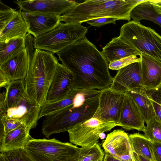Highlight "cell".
I'll return each mask as SVG.
<instances>
[{"label":"cell","instance_id":"6da1fadb","mask_svg":"<svg viewBox=\"0 0 161 161\" xmlns=\"http://www.w3.org/2000/svg\"><path fill=\"white\" fill-rule=\"evenodd\" d=\"M56 54L74 75L71 89L101 90L111 85L108 61L86 36Z\"/></svg>","mask_w":161,"mask_h":161},{"label":"cell","instance_id":"7a4b0ae2","mask_svg":"<svg viewBox=\"0 0 161 161\" xmlns=\"http://www.w3.org/2000/svg\"><path fill=\"white\" fill-rule=\"evenodd\" d=\"M96 90L82 89L73 104L53 114L45 116L42 131L47 138L52 134L68 131L76 125L92 118L99 104Z\"/></svg>","mask_w":161,"mask_h":161},{"label":"cell","instance_id":"3957f363","mask_svg":"<svg viewBox=\"0 0 161 161\" xmlns=\"http://www.w3.org/2000/svg\"><path fill=\"white\" fill-rule=\"evenodd\" d=\"M145 0H87L76 5L61 15L65 23L80 24L103 17H113L130 21L132 9Z\"/></svg>","mask_w":161,"mask_h":161},{"label":"cell","instance_id":"277c9868","mask_svg":"<svg viewBox=\"0 0 161 161\" xmlns=\"http://www.w3.org/2000/svg\"><path fill=\"white\" fill-rule=\"evenodd\" d=\"M58 62L54 53L36 49L29 63L24 79L26 93L32 101L42 107L46 103Z\"/></svg>","mask_w":161,"mask_h":161},{"label":"cell","instance_id":"5b68a950","mask_svg":"<svg viewBox=\"0 0 161 161\" xmlns=\"http://www.w3.org/2000/svg\"><path fill=\"white\" fill-rule=\"evenodd\" d=\"M119 36L141 53L161 61V36L154 30L132 20L121 27Z\"/></svg>","mask_w":161,"mask_h":161},{"label":"cell","instance_id":"8992f818","mask_svg":"<svg viewBox=\"0 0 161 161\" xmlns=\"http://www.w3.org/2000/svg\"><path fill=\"white\" fill-rule=\"evenodd\" d=\"M25 149L33 161H78L80 148L53 138L30 137Z\"/></svg>","mask_w":161,"mask_h":161},{"label":"cell","instance_id":"52a82bcc","mask_svg":"<svg viewBox=\"0 0 161 161\" xmlns=\"http://www.w3.org/2000/svg\"><path fill=\"white\" fill-rule=\"evenodd\" d=\"M88 31L80 24L61 23L54 29L34 38L33 46L35 49L57 53L86 36Z\"/></svg>","mask_w":161,"mask_h":161},{"label":"cell","instance_id":"ba28073f","mask_svg":"<svg viewBox=\"0 0 161 161\" xmlns=\"http://www.w3.org/2000/svg\"><path fill=\"white\" fill-rule=\"evenodd\" d=\"M120 125L100 120L96 115L69 130V141L76 146H90L98 142L100 135Z\"/></svg>","mask_w":161,"mask_h":161},{"label":"cell","instance_id":"9c48e42d","mask_svg":"<svg viewBox=\"0 0 161 161\" xmlns=\"http://www.w3.org/2000/svg\"><path fill=\"white\" fill-rule=\"evenodd\" d=\"M125 95V93L113 90L109 87L100 90L96 115L102 121L120 125V113Z\"/></svg>","mask_w":161,"mask_h":161},{"label":"cell","instance_id":"30bf717a","mask_svg":"<svg viewBox=\"0 0 161 161\" xmlns=\"http://www.w3.org/2000/svg\"><path fill=\"white\" fill-rule=\"evenodd\" d=\"M109 88L124 93L129 91L144 89L142 85L140 61L132 63L118 70Z\"/></svg>","mask_w":161,"mask_h":161},{"label":"cell","instance_id":"8fae6325","mask_svg":"<svg viewBox=\"0 0 161 161\" xmlns=\"http://www.w3.org/2000/svg\"><path fill=\"white\" fill-rule=\"evenodd\" d=\"M28 34L37 37L54 29L61 23V15L22 11Z\"/></svg>","mask_w":161,"mask_h":161},{"label":"cell","instance_id":"7c38bea8","mask_svg":"<svg viewBox=\"0 0 161 161\" xmlns=\"http://www.w3.org/2000/svg\"><path fill=\"white\" fill-rule=\"evenodd\" d=\"M15 3L23 11L55 14L61 15L78 3L74 0H16Z\"/></svg>","mask_w":161,"mask_h":161},{"label":"cell","instance_id":"4fadbf2b","mask_svg":"<svg viewBox=\"0 0 161 161\" xmlns=\"http://www.w3.org/2000/svg\"><path fill=\"white\" fill-rule=\"evenodd\" d=\"M41 108L26 94L16 107L8 109L1 115L17 120L31 130L36 128L38 124Z\"/></svg>","mask_w":161,"mask_h":161},{"label":"cell","instance_id":"5bb4252c","mask_svg":"<svg viewBox=\"0 0 161 161\" xmlns=\"http://www.w3.org/2000/svg\"><path fill=\"white\" fill-rule=\"evenodd\" d=\"M105 152L122 161H133L128 134L122 130H114L103 142Z\"/></svg>","mask_w":161,"mask_h":161},{"label":"cell","instance_id":"9a60e30c","mask_svg":"<svg viewBox=\"0 0 161 161\" xmlns=\"http://www.w3.org/2000/svg\"><path fill=\"white\" fill-rule=\"evenodd\" d=\"M73 78V73L58 62L48 91L46 102H54L65 97L71 89Z\"/></svg>","mask_w":161,"mask_h":161},{"label":"cell","instance_id":"2e32d148","mask_svg":"<svg viewBox=\"0 0 161 161\" xmlns=\"http://www.w3.org/2000/svg\"><path fill=\"white\" fill-rule=\"evenodd\" d=\"M120 116L121 126L127 130L143 131L145 127L143 117L132 98L125 93Z\"/></svg>","mask_w":161,"mask_h":161},{"label":"cell","instance_id":"e0dca14e","mask_svg":"<svg viewBox=\"0 0 161 161\" xmlns=\"http://www.w3.org/2000/svg\"><path fill=\"white\" fill-rule=\"evenodd\" d=\"M142 85L145 89L155 88L161 84V61L141 53Z\"/></svg>","mask_w":161,"mask_h":161},{"label":"cell","instance_id":"ac0fdd59","mask_svg":"<svg viewBox=\"0 0 161 161\" xmlns=\"http://www.w3.org/2000/svg\"><path fill=\"white\" fill-rule=\"evenodd\" d=\"M29 64V57L25 48L0 65V72L10 81L24 79Z\"/></svg>","mask_w":161,"mask_h":161},{"label":"cell","instance_id":"d6986e66","mask_svg":"<svg viewBox=\"0 0 161 161\" xmlns=\"http://www.w3.org/2000/svg\"><path fill=\"white\" fill-rule=\"evenodd\" d=\"M30 129L24 124L5 135L0 141V153L24 149L31 136Z\"/></svg>","mask_w":161,"mask_h":161},{"label":"cell","instance_id":"ffe728a7","mask_svg":"<svg viewBox=\"0 0 161 161\" xmlns=\"http://www.w3.org/2000/svg\"><path fill=\"white\" fill-rule=\"evenodd\" d=\"M102 51L108 62L111 63L141 53L124 42L119 36L114 37L102 48Z\"/></svg>","mask_w":161,"mask_h":161},{"label":"cell","instance_id":"44dd1931","mask_svg":"<svg viewBox=\"0 0 161 161\" xmlns=\"http://www.w3.org/2000/svg\"><path fill=\"white\" fill-rule=\"evenodd\" d=\"M19 9L11 20L0 31V42L10 39L25 38L27 32L26 23Z\"/></svg>","mask_w":161,"mask_h":161},{"label":"cell","instance_id":"7402d4cb","mask_svg":"<svg viewBox=\"0 0 161 161\" xmlns=\"http://www.w3.org/2000/svg\"><path fill=\"white\" fill-rule=\"evenodd\" d=\"M125 93L129 95L134 101L147 124L155 117L152 103L145 89H137Z\"/></svg>","mask_w":161,"mask_h":161},{"label":"cell","instance_id":"603a6c76","mask_svg":"<svg viewBox=\"0 0 161 161\" xmlns=\"http://www.w3.org/2000/svg\"><path fill=\"white\" fill-rule=\"evenodd\" d=\"M81 89H71L67 95L61 99L46 102L41 108L39 118L46 116L63 110L74 103Z\"/></svg>","mask_w":161,"mask_h":161},{"label":"cell","instance_id":"cb8c5ba5","mask_svg":"<svg viewBox=\"0 0 161 161\" xmlns=\"http://www.w3.org/2000/svg\"><path fill=\"white\" fill-rule=\"evenodd\" d=\"M132 152L140 155L150 161H155L153 142L144 135L135 133L128 135Z\"/></svg>","mask_w":161,"mask_h":161},{"label":"cell","instance_id":"d4e9b609","mask_svg":"<svg viewBox=\"0 0 161 161\" xmlns=\"http://www.w3.org/2000/svg\"><path fill=\"white\" fill-rule=\"evenodd\" d=\"M150 1L145 0L136 6L131 12L130 18L137 22L143 19L148 20L161 27V14L155 11Z\"/></svg>","mask_w":161,"mask_h":161},{"label":"cell","instance_id":"484cf974","mask_svg":"<svg viewBox=\"0 0 161 161\" xmlns=\"http://www.w3.org/2000/svg\"><path fill=\"white\" fill-rule=\"evenodd\" d=\"M5 89L8 109L16 107L26 94L24 79L11 81Z\"/></svg>","mask_w":161,"mask_h":161},{"label":"cell","instance_id":"4316f807","mask_svg":"<svg viewBox=\"0 0 161 161\" xmlns=\"http://www.w3.org/2000/svg\"><path fill=\"white\" fill-rule=\"evenodd\" d=\"M25 48V38H14L0 42V65Z\"/></svg>","mask_w":161,"mask_h":161},{"label":"cell","instance_id":"83f0119b","mask_svg":"<svg viewBox=\"0 0 161 161\" xmlns=\"http://www.w3.org/2000/svg\"><path fill=\"white\" fill-rule=\"evenodd\" d=\"M105 153L98 142L93 145L80 148L78 161H103Z\"/></svg>","mask_w":161,"mask_h":161},{"label":"cell","instance_id":"f1b7e54d","mask_svg":"<svg viewBox=\"0 0 161 161\" xmlns=\"http://www.w3.org/2000/svg\"><path fill=\"white\" fill-rule=\"evenodd\" d=\"M142 131L152 142H161V122L155 117L147 124Z\"/></svg>","mask_w":161,"mask_h":161},{"label":"cell","instance_id":"f546056e","mask_svg":"<svg viewBox=\"0 0 161 161\" xmlns=\"http://www.w3.org/2000/svg\"><path fill=\"white\" fill-rule=\"evenodd\" d=\"M145 90L152 103L155 118L161 122V84L155 88Z\"/></svg>","mask_w":161,"mask_h":161},{"label":"cell","instance_id":"4dcf8cb0","mask_svg":"<svg viewBox=\"0 0 161 161\" xmlns=\"http://www.w3.org/2000/svg\"><path fill=\"white\" fill-rule=\"evenodd\" d=\"M17 11L5 5L0 0V31L11 20Z\"/></svg>","mask_w":161,"mask_h":161},{"label":"cell","instance_id":"1f68e13d","mask_svg":"<svg viewBox=\"0 0 161 161\" xmlns=\"http://www.w3.org/2000/svg\"><path fill=\"white\" fill-rule=\"evenodd\" d=\"M3 153L6 161H33L25 148L10 151Z\"/></svg>","mask_w":161,"mask_h":161},{"label":"cell","instance_id":"d6a6232c","mask_svg":"<svg viewBox=\"0 0 161 161\" xmlns=\"http://www.w3.org/2000/svg\"><path fill=\"white\" fill-rule=\"evenodd\" d=\"M140 61V58L137 56H131L109 63L108 68L112 70H118L130 64Z\"/></svg>","mask_w":161,"mask_h":161},{"label":"cell","instance_id":"836d02e7","mask_svg":"<svg viewBox=\"0 0 161 161\" xmlns=\"http://www.w3.org/2000/svg\"><path fill=\"white\" fill-rule=\"evenodd\" d=\"M0 123L3 126L5 135L23 124L15 119L8 118L4 115H0Z\"/></svg>","mask_w":161,"mask_h":161},{"label":"cell","instance_id":"e575fe53","mask_svg":"<svg viewBox=\"0 0 161 161\" xmlns=\"http://www.w3.org/2000/svg\"><path fill=\"white\" fill-rule=\"evenodd\" d=\"M119 20L118 19L113 17H103L95 19L87 20L85 22L93 26L97 27L108 24H115L116 21Z\"/></svg>","mask_w":161,"mask_h":161},{"label":"cell","instance_id":"d590c367","mask_svg":"<svg viewBox=\"0 0 161 161\" xmlns=\"http://www.w3.org/2000/svg\"><path fill=\"white\" fill-rule=\"evenodd\" d=\"M25 45L29 58V63L30 62L34 50H33V38L31 35L27 34L25 38Z\"/></svg>","mask_w":161,"mask_h":161},{"label":"cell","instance_id":"8d00e7d4","mask_svg":"<svg viewBox=\"0 0 161 161\" xmlns=\"http://www.w3.org/2000/svg\"><path fill=\"white\" fill-rule=\"evenodd\" d=\"M153 149L155 161H161V142H153Z\"/></svg>","mask_w":161,"mask_h":161},{"label":"cell","instance_id":"74e56055","mask_svg":"<svg viewBox=\"0 0 161 161\" xmlns=\"http://www.w3.org/2000/svg\"><path fill=\"white\" fill-rule=\"evenodd\" d=\"M7 109L5 91L0 94V115L4 114Z\"/></svg>","mask_w":161,"mask_h":161},{"label":"cell","instance_id":"f35d334b","mask_svg":"<svg viewBox=\"0 0 161 161\" xmlns=\"http://www.w3.org/2000/svg\"><path fill=\"white\" fill-rule=\"evenodd\" d=\"M11 81L9 80L1 72H0V87L5 88Z\"/></svg>","mask_w":161,"mask_h":161},{"label":"cell","instance_id":"ab89813d","mask_svg":"<svg viewBox=\"0 0 161 161\" xmlns=\"http://www.w3.org/2000/svg\"><path fill=\"white\" fill-rule=\"evenodd\" d=\"M150 2L155 11L158 14H161V0H150Z\"/></svg>","mask_w":161,"mask_h":161},{"label":"cell","instance_id":"60d3db41","mask_svg":"<svg viewBox=\"0 0 161 161\" xmlns=\"http://www.w3.org/2000/svg\"><path fill=\"white\" fill-rule=\"evenodd\" d=\"M133 161H150L149 160L140 155L132 152Z\"/></svg>","mask_w":161,"mask_h":161},{"label":"cell","instance_id":"b9f144b4","mask_svg":"<svg viewBox=\"0 0 161 161\" xmlns=\"http://www.w3.org/2000/svg\"><path fill=\"white\" fill-rule=\"evenodd\" d=\"M103 161H122L113 156L108 152H105Z\"/></svg>","mask_w":161,"mask_h":161},{"label":"cell","instance_id":"7bdbcfd3","mask_svg":"<svg viewBox=\"0 0 161 161\" xmlns=\"http://www.w3.org/2000/svg\"><path fill=\"white\" fill-rule=\"evenodd\" d=\"M0 161H6L5 157L3 153H0Z\"/></svg>","mask_w":161,"mask_h":161}]
</instances>
